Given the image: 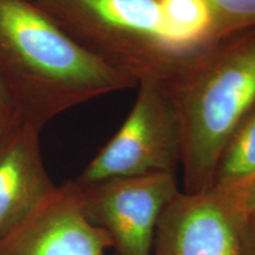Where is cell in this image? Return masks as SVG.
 I'll return each instance as SVG.
<instances>
[{
    "instance_id": "9",
    "label": "cell",
    "mask_w": 255,
    "mask_h": 255,
    "mask_svg": "<svg viewBox=\"0 0 255 255\" xmlns=\"http://www.w3.org/2000/svg\"><path fill=\"white\" fill-rule=\"evenodd\" d=\"M255 178V107L228 139L213 187L237 191Z\"/></svg>"
},
{
    "instance_id": "10",
    "label": "cell",
    "mask_w": 255,
    "mask_h": 255,
    "mask_svg": "<svg viewBox=\"0 0 255 255\" xmlns=\"http://www.w3.org/2000/svg\"><path fill=\"white\" fill-rule=\"evenodd\" d=\"M162 17L175 38L190 49L215 44V25L206 0H157Z\"/></svg>"
},
{
    "instance_id": "11",
    "label": "cell",
    "mask_w": 255,
    "mask_h": 255,
    "mask_svg": "<svg viewBox=\"0 0 255 255\" xmlns=\"http://www.w3.org/2000/svg\"><path fill=\"white\" fill-rule=\"evenodd\" d=\"M212 9L216 39L255 28V0H206Z\"/></svg>"
},
{
    "instance_id": "8",
    "label": "cell",
    "mask_w": 255,
    "mask_h": 255,
    "mask_svg": "<svg viewBox=\"0 0 255 255\" xmlns=\"http://www.w3.org/2000/svg\"><path fill=\"white\" fill-rule=\"evenodd\" d=\"M41 130L24 123L0 142V241L57 188L41 156Z\"/></svg>"
},
{
    "instance_id": "4",
    "label": "cell",
    "mask_w": 255,
    "mask_h": 255,
    "mask_svg": "<svg viewBox=\"0 0 255 255\" xmlns=\"http://www.w3.org/2000/svg\"><path fill=\"white\" fill-rule=\"evenodd\" d=\"M135 103L122 126L75 178L78 186L116 177L176 173L181 161V131L167 88L138 84Z\"/></svg>"
},
{
    "instance_id": "2",
    "label": "cell",
    "mask_w": 255,
    "mask_h": 255,
    "mask_svg": "<svg viewBox=\"0 0 255 255\" xmlns=\"http://www.w3.org/2000/svg\"><path fill=\"white\" fill-rule=\"evenodd\" d=\"M167 90L180 123L182 190H208L228 139L255 107V28L201 51Z\"/></svg>"
},
{
    "instance_id": "6",
    "label": "cell",
    "mask_w": 255,
    "mask_h": 255,
    "mask_svg": "<svg viewBox=\"0 0 255 255\" xmlns=\"http://www.w3.org/2000/svg\"><path fill=\"white\" fill-rule=\"evenodd\" d=\"M246 218L234 191L180 190L159 216L151 255H242Z\"/></svg>"
},
{
    "instance_id": "12",
    "label": "cell",
    "mask_w": 255,
    "mask_h": 255,
    "mask_svg": "<svg viewBox=\"0 0 255 255\" xmlns=\"http://www.w3.org/2000/svg\"><path fill=\"white\" fill-rule=\"evenodd\" d=\"M24 123L23 111L0 79V142Z\"/></svg>"
},
{
    "instance_id": "3",
    "label": "cell",
    "mask_w": 255,
    "mask_h": 255,
    "mask_svg": "<svg viewBox=\"0 0 255 255\" xmlns=\"http://www.w3.org/2000/svg\"><path fill=\"white\" fill-rule=\"evenodd\" d=\"M79 45L136 82L169 87L202 50L178 41L157 0H37Z\"/></svg>"
},
{
    "instance_id": "1",
    "label": "cell",
    "mask_w": 255,
    "mask_h": 255,
    "mask_svg": "<svg viewBox=\"0 0 255 255\" xmlns=\"http://www.w3.org/2000/svg\"><path fill=\"white\" fill-rule=\"evenodd\" d=\"M0 79L25 122L40 129L71 108L137 87L30 0H0Z\"/></svg>"
},
{
    "instance_id": "7",
    "label": "cell",
    "mask_w": 255,
    "mask_h": 255,
    "mask_svg": "<svg viewBox=\"0 0 255 255\" xmlns=\"http://www.w3.org/2000/svg\"><path fill=\"white\" fill-rule=\"evenodd\" d=\"M111 247L107 233L85 214L77 183L69 180L0 241V255H104Z\"/></svg>"
},
{
    "instance_id": "15",
    "label": "cell",
    "mask_w": 255,
    "mask_h": 255,
    "mask_svg": "<svg viewBox=\"0 0 255 255\" xmlns=\"http://www.w3.org/2000/svg\"><path fill=\"white\" fill-rule=\"evenodd\" d=\"M30 1H37V0H30Z\"/></svg>"
},
{
    "instance_id": "5",
    "label": "cell",
    "mask_w": 255,
    "mask_h": 255,
    "mask_svg": "<svg viewBox=\"0 0 255 255\" xmlns=\"http://www.w3.org/2000/svg\"><path fill=\"white\" fill-rule=\"evenodd\" d=\"M78 187L85 214L107 233L115 255H151L159 216L180 191L176 173L116 177Z\"/></svg>"
},
{
    "instance_id": "14",
    "label": "cell",
    "mask_w": 255,
    "mask_h": 255,
    "mask_svg": "<svg viewBox=\"0 0 255 255\" xmlns=\"http://www.w3.org/2000/svg\"><path fill=\"white\" fill-rule=\"evenodd\" d=\"M242 255H255V214L247 215L242 233Z\"/></svg>"
},
{
    "instance_id": "13",
    "label": "cell",
    "mask_w": 255,
    "mask_h": 255,
    "mask_svg": "<svg viewBox=\"0 0 255 255\" xmlns=\"http://www.w3.org/2000/svg\"><path fill=\"white\" fill-rule=\"evenodd\" d=\"M234 193L237 194L242 212L246 215L255 214V178Z\"/></svg>"
}]
</instances>
